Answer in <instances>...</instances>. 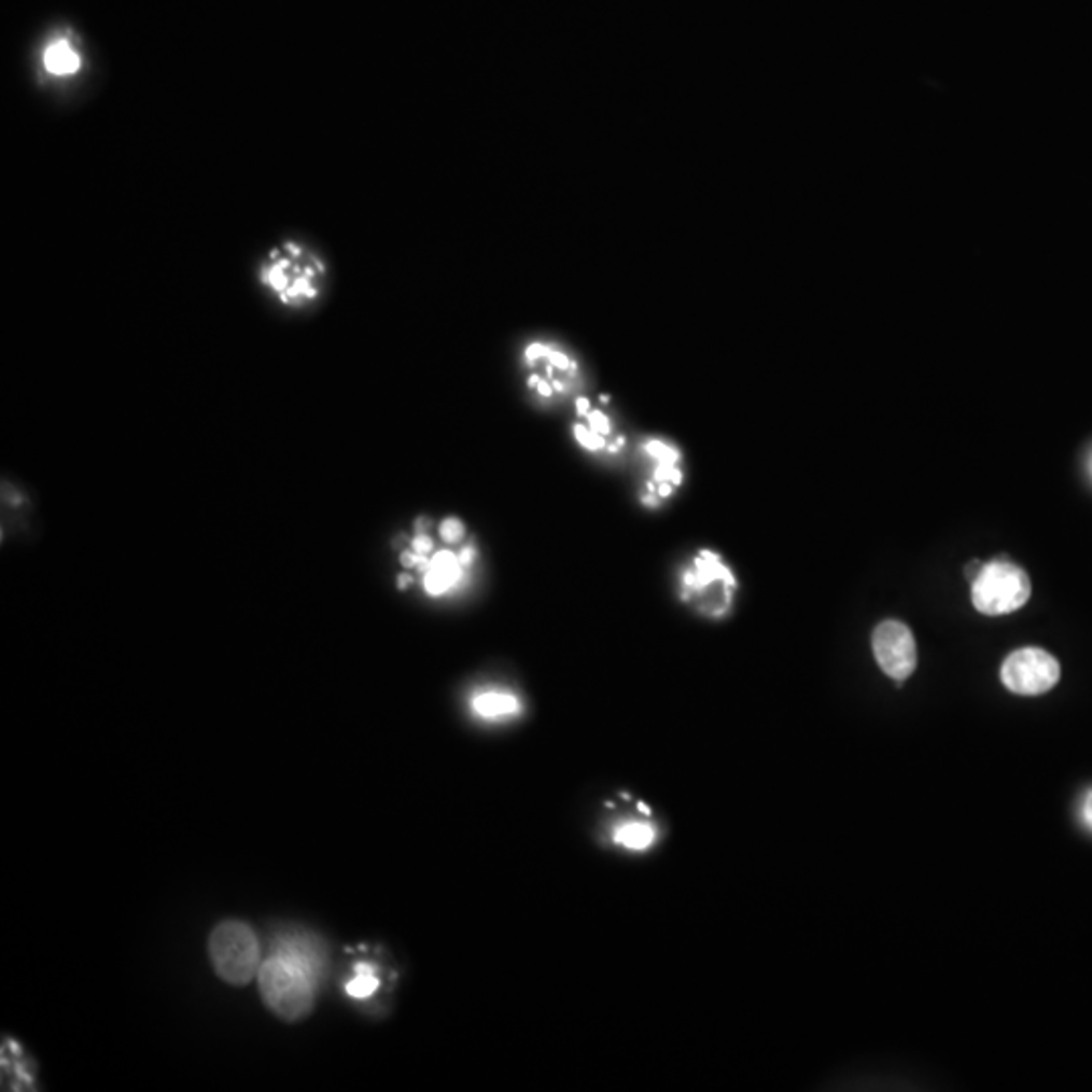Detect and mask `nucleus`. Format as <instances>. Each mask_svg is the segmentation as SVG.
<instances>
[{
	"label": "nucleus",
	"mask_w": 1092,
	"mask_h": 1092,
	"mask_svg": "<svg viewBox=\"0 0 1092 1092\" xmlns=\"http://www.w3.org/2000/svg\"><path fill=\"white\" fill-rule=\"evenodd\" d=\"M265 1006L288 1022L304 1020L314 1008L318 983L299 967L278 955L267 957L257 971Z\"/></svg>",
	"instance_id": "nucleus-1"
},
{
	"label": "nucleus",
	"mask_w": 1092,
	"mask_h": 1092,
	"mask_svg": "<svg viewBox=\"0 0 1092 1092\" xmlns=\"http://www.w3.org/2000/svg\"><path fill=\"white\" fill-rule=\"evenodd\" d=\"M209 955L216 976L232 985H248L262 967V949L255 933L241 921L216 925L209 937Z\"/></svg>",
	"instance_id": "nucleus-2"
},
{
	"label": "nucleus",
	"mask_w": 1092,
	"mask_h": 1092,
	"mask_svg": "<svg viewBox=\"0 0 1092 1092\" xmlns=\"http://www.w3.org/2000/svg\"><path fill=\"white\" fill-rule=\"evenodd\" d=\"M1032 596V583L1024 569L997 559L983 564L974 579V605L983 615H1006L1024 607Z\"/></svg>",
	"instance_id": "nucleus-3"
},
{
	"label": "nucleus",
	"mask_w": 1092,
	"mask_h": 1092,
	"mask_svg": "<svg viewBox=\"0 0 1092 1092\" xmlns=\"http://www.w3.org/2000/svg\"><path fill=\"white\" fill-rule=\"evenodd\" d=\"M737 580L727 564L711 550H702L684 575V599L706 615H725L732 601Z\"/></svg>",
	"instance_id": "nucleus-4"
},
{
	"label": "nucleus",
	"mask_w": 1092,
	"mask_h": 1092,
	"mask_svg": "<svg viewBox=\"0 0 1092 1092\" xmlns=\"http://www.w3.org/2000/svg\"><path fill=\"white\" fill-rule=\"evenodd\" d=\"M1059 680V660L1040 647L1016 649L1002 666V682L1013 695L1040 696L1052 690Z\"/></svg>",
	"instance_id": "nucleus-5"
},
{
	"label": "nucleus",
	"mask_w": 1092,
	"mask_h": 1092,
	"mask_svg": "<svg viewBox=\"0 0 1092 1092\" xmlns=\"http://www.w3.org/2000/svg\"><path fill=\"white\" fill-rule=\"evenodd\" d=\"M318 265L302 262V249L288 243L282 255L274 253V262L265 267L264 280L271 290H276L283 302H296L302 298H316L314 288Z\"/></svg>",
	"instance_id": "nucleus-6"
},
{
	"label": "nucleus",
	"mask_w": 1092,
	"mask_h": 1092,
	"mask_svg": "<svg viewBox=\"0 0 1092 1092\" xmlns=\"http://www.w3.org/2000/svg\"><path fill=\"white\" fill-rule=\"evenodd\" d=\"M874 656L882 672L891 678H909L916 668V642L905 624L882 621L872 635Z\"/></svg>",
	"instance_id": "nucleus-7"
},
{
	"label": "nucleus",
	"mask_w": 1092,
	"mask_h": 1092,
	"mask_svg": "<svg viewBox=\"0 0 1092 1092\" xmlns=\"http://www.w3.org/2000/svg\"><path fill=\"white\" fill-rule=\"evenodd\" d=\"M612 842L628 852H647L660 838V829L652 822L649 811L644 815L619 817L612 828Z\"/></svg>",
	"instance_id": "nucleus-8"
},
{
	"label": "nucleus",
	"mask_w": 1092,
	"mask_h": 1092,
	"mask_svg": "<svg viewBox=\"0 0 1092 1092\" xmlns=\"http://www.w3.org/2000/svg\"><path fill=\"white\" fill-rule=\"evenodd\" d=\"M274 955L290 961L292 965L299 967L306 976L312 977L316 983H320V977L324 976V969H326L324 951L320 949L318 941L310 939V937L296 935V937L280 939V943L276 944V949H274Z\"/></svg>",
	"instance_id": "nucleus-9"
},
{
	"label": "nucleus",
	"mask_w": 1092,
	"mask_h": 1092,
	"mask_svg": "<svg viewBox=\"0 0 1092 1092\" xmlns=\"http://www.w3.org/2000/svg\"><path fill=\"white\" fill-rule=\"evenodd\" d=\"M472 711L481 720L500 723L518 716L522 712V704L518 696L508 690H484L472 698Z\"/></svg>",
	"instance_id": "nucleus-10"
},
{
	"label": "nucleus",
	"mask_w": 1092,
	"mask_h": 1092,
	"mask_svg": "<svg viewBox=\"0 0 1092 1092\" xmlns=\"http://www.w3.org/2000/svg\"><path fill=\"white\" fill-rule=\"evenodd\" d=\"M464 575V564L460 557L449 550L437 552L430 561L425 571V589L430 596H444Z\"/></svg>",
	"instance_id": "nucleus-11"
},
{
	"label": "nucleus",
	"mask_w": 1092,
	"mask_h": 1092,
	"mask_svg": "<svg viewBox=\"0 0 1092 1092\" xmlns=\"http://www.w3.org/2000/svg\"><path fill=\"white\" fill-rule=\"evenodd\" d=\"M43 67L55 78H69L80 71L82 59L67 39H57L43 53Z\"/></svg>",
	"instance_id": "nucleus-12"
},
{
	"label": "nucleus",
	"mask_w": 1092,
	"mask_h": 1092,
	"mask_svg": "<svg viewBox=\"0 0 1092 1092\" xmlns=\"http://www.w3.org/2000/svg\"><path fill=\"white\" fill-rule=\"evenodd\" d=\"M381 988V979L370 963H359L354 977L348 981L347 993L354 999H366Z\"/></svg>",
	"instance_id": "nucleus-13"
},
{
	"label": "nucleus",
	"mask_w": 1092,
	"mask_h": 1092,
	"mask_svg": "<svg viewBox=\"0 0 1092 1092\" xmlns=\"http://www.w3.org/2000/svg\"><path fill=\"white\" fill-rule=\"evenodd\" d=\"M646 451L649 456H652V458H656V460H658V464H662V462H668V464H678V449H676V447L666 446L663 442H658V439L649 442L646 446Z\"/></svg>",
	"instance_id": "nucleus-14"
},
{
	"label": "nucleus",
	"mask_w": 1092,
	"mask_h": 1092,
	"mask_svg": "<svg viewBox=\"0 0 1092 1092\" xmlns=\"http://www.w3.org/2000/svg\"><path fill=\"white\" fill-rule=\"evenodd\" d=\"M464 524L458 518H447L442 522V538L446 541L447 545L460 543L464 538Z\"/></svg>",
	"instance_id": "nucleus-15"
},
{
	"label": "nucleus",
	"mask_w": 1092,
	"mask_h": 1092,
	"mask_svg": "<svg viewBox=\"0 0 1092 1092\" xmlns=\"http://www.w3.org/2000/svg\"><path fill=\"white\" fill-rule=\"evenodd\" d=\"M575 437H577V442H579L580 446H585L587 449H593V451L601 449V447H605V439H603V435H599L596 431H589L587 428H583V425H577V428H575Z\"/></svg>",
	"instance_id": "nucleus-16"
},
{
	"label": "nucleus",
	"mask_w": 1092,
	"mask_h": 1092,
	"mask_svg": "<svg viewBox=\"0 0 1092 1092\" xmlns=\"http://www.w3.org/2000/svg\"><path fill=\"white\" fill-rule=\"evenodd\" d=\"M589 421H591V430L599 433V435H607L612 431V425L607 421V417L599 411H589Z\"/></svg>",
	"instance_id": "nucleus-17"
},
{
	"label": "nucleus",
	"mask_w": 1092,
	"mask_h": 1092,
	"mask_svg": "<svg viewBox=\"0 0 1092 1092\" xmlns=\"http://www.w3.org/2000/svg\"><path fill=\"white\" fill-rule=\"evenodd\" d=\"M431 550H433V541H431L428 534H419L414 541V552L428 557Z\"/></svg>",
	"instance_id": "nucleus-18"
},
{
	"label": "nucleus",
	"mask_w": 1092,
	"mask_h": 1092,
	"mask_svg": "<svg viewBox=\"0 0 1092 1092\" xmlns=\"http://www.w3.org/2000/svg\"><path fill=\"white\" fill-rule=\"evenodd\" d=\"M1080 820H1082V824L1092 831V789L1089 794H1087V797H1084V801H1082V808H1080Z\"/></svg>",
	"instance_id": "nucleus-19"
},
{
	"label": "nucleus",
	"mask_w": 1092,
	"mask_h": 1092,
	"mask_svg": "<svg viewBox=\"0 0 1092 1092\" xmlns=\"http://www.w3.org/2000/svg\"><path fill=\"white\" fill-rule=\"evenodd\" d=\"M474 557H476V550L472 546H465L464 550L460 552V561H462L464 566H470V564L474 563Z\"/></svg>",
	"instance_id": "nucleus-20"
},
{
	"label": "nucleus",
	"mask_w": 1092,
	"mask_h": 1092,
	"mask_svg": "<svg viewBox=\"0 0 1092 1092\" xmlns=\"http://www.w3.org/2000/svg\"><path fill=\"white\" fill-rule=\"evenodd\" d=\"M577 411L580 415H589L591 409H589V401L587 398H577Z\"/></svg>",
	"instance_id": "nucleus-21"
}]
</instances>
